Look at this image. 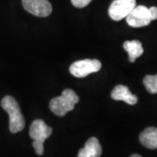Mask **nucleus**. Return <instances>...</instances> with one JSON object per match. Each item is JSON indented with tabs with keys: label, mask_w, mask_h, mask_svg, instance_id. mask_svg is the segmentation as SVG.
<instances>
[{
	"label": "nucleus",
	"mask_w": 157,
	"mask_h": 157,
	"mask_svg": "<svg viewBox=\"0 0 157 157\" xmlns=\"http://www.w3.org/2000/svg\"><path fill=\"white\" fill-rule=\"evenodd\" d=\"M1 107L9 114V128L11 133L16 134L23 130L25 125V121L22 113L20 111V107L17 101L13 97L7 95L4 97L1 101Z\"/></svg>",
	"instance_id": "obj_1"
},
{
	"label": "nucleus",
	"mask_w": 157,
	"mask_h": 157,
	"mask_svg": "<svg viewBox=\"0 0 157 157\" xmlns=\"http://www.w3.org/2000/svg\"><path fill=\"white\" fill-rule=\"evenodd\" d=\"M78 96L72 89H65L61 95L53 98L49 103L51 111L58 116H64L72 111L78 102Z\"/></svg>",
	"instance_id": "obj_2"
},
{
	"label": "nucleus",
	"mask_w": 157,
	"mask_h": 157,
	"mask_svg": "<svg viewBox=\"0 0 157 157\" xmlns=\"http://www.w3.org/2000/svg\"><path fill=\"white\" fill-rule=\"evenodd\" d=\"M101 63L98 59H82L73 63L70 66V73L74 77L84 78L93 73H97L101 70Z\"/></svg>",
	"instance_id": "obj_3"
},
{
	"label": "nucleus",
	"mask_w": 157,
	"mask_h": 157,
	"mask_svg": "<svg viewBox=\"0 0 157 157\" xmlns=\"http://www.w3.org/2000/svg\"><path fill=\"white\" fill-rule=\"evenodd\" d=\"M135 6V0H114L108 9V14L113 20L120 21L128 17Z\"/></svg>",
	"instance_id": "obj_4"
},
{
	"label": "nucleus",
	"mask_w": 157,
	"mask_h": 157,
	"mask_svg": "<svg viewBox=\"0 0 157 157\" xmlns=\"http://www.w3.org/2000/svg\"><path fill=\"white\" fill-rule=\"evenodd\" d=\"M127 23L131 27H143L148 25L151 22L148 8L144 6H135L126 17Z\"/></svg>",
	"instance_id": "obj_5"
},
{
	"label": "nucleus",
	"mask_w": 157,
	"mask_h": 157,
	"mask_svg": "<svg viewBox=\"0 0 157 157\" xmlns=\"http://www.w3.org/2000/svg\"><path fill=\"white\" fill-rule=\"evenodd\" d=\"M22 4L25 11L37 17H47L52 11L48 0H22Z\"/></svg>",
	"instance_id": "obj_6"
},
{
	"label": "nucleus",
	"mask_w": 157,
	"mask_h": 157,
	"mask_svg": "<svg viewBox=\"0 0 157 157\" xmlns=\"http://www.w3.org/2000/svg\"><path fill=\"white\" fill-rule=\"evenodd\" d=\"M52 129L47 126L42 120H35L30 127L29 135L33 140H38L41 142H45V140L52 135Z\"/></svg>",
	"instance_id": "obj_7"
},
{
	"label": "nucleus",
	"mask_w": 157,
	"mask_h": 157,
	"mask_svg": "<svg viewBox=\"0 0 157 157\" xmlns=\"http://www.w3.org/2000/svg\"><path fill=\"white\" fill-rule=\"evenodd\" d=\"M111 97L114 101H122L128 105H135L138 101L137 96L133 94L128 86L118 85L111 93Z\"/></svg>",
	"instance_id": "obj_8"
},
{
	"label": "nucleus",
	"mask_w": 157,
	"mask_h": 157,
	"mask_svg": "<svg viewBox=\"0 0 157 157\" xmlns=\"http://www.w3.org/2000/svg\"><path fill=\"white\" fill-rule=\"evenodd\" d=\"M102 153L101 146L95 137H91L78 153V157H100Z\"/></svg>",
	"instance_id": "obj_9"
},
{
	"label": "nucleus",
	"mask_w": 157,
	"mask_h": 157,
	"mask_svg": "<svg viewBox=\"0 0 157 157\" xmlns=\"http://www.w3.org/2000/svg\"><path fill=\"white\" fill-rule=\"evenodd\" d=\"M124 50L128 53L129 61L134 63L137 58H139L143 53V47L142 44L139 40H128L125 41L123 44Z\"/></svg>",
	"instance_id": "obj_10"
},
{
	"label": "nucleus",
	"mask_w": 157,
	"mask_h": 157,
	"mask_svg": "<svg viewBox=\"0 0 157 157\" xmlns=\"http://www.w3.org/2000/svg\"><path fill=\"white\" fill-rule=\"evenodd\" d=\"M140 143L150 149L157 148V128L150 127L146 128L140 135Z\"/></svg>",
	"instance_id": "obj_11"
},
{
	"label": "nucleus",
	"mask_w": 157,
	"mask_h": 157,
	"mask_svg": "<svg viewBox=\"0 0 157 157\" xmlns=\"http://www.w3.org/2000/svg\"><path fill=\"white\" fill-rule=\"evenodd\" d=\"M143 84L150 94H157V74L147 75L143 78Z\"/></svg>",
	"instance_id": "obj_12"
},
{
	"label": "nucleus",
	"mask_w": 157,
	"mask_h": 157,
	"mask_svg": "<svg viewBox=\"0 0 157 157\" xmlns=\"http://www.w3.org/2000/svg\"><path fill=\"white\" fill-rule=\"evenodd\" d=\"M33 147L35 149V152L38 155H42L44 154V143L38 140H33Z\"/></svg>",
	"instance_id": "obj_13"
},
{
	"label": "nucleus",
	"mask_w": 157,
	"mask_h": 157,
	"mask_svg": "<svg viewBox=\"0 0 157 157\" xmlns=\"http://www.w3.org/2000/svg\"><path fill=\"white\" fill-rule=\"evenodd\" d=\"M92 0H71L73 6L77 8H84L86 6H88Z\"/></svg>",
	"instance_id": "obj_14"
},
{
	"label": "nucleus",
	"mask_w": 157,
	"mask_h": 157,
	"mask_svg": "<svg viewBox=\"0 0 157 157\" xmlns=\"http://www.w3.org/2000/svg\"><path fill=\"white\" fill-rule=\"evenodd\" d=\"M149 11V15H150V18L152 20H155L157 19V7L155 6H152L150 8H148Z\"/></svg>",
	"instance_id": "obj_15"
},
{
	"label": "nucleus",
	"mask_w": 157,
	"mask_h": 157,
	"mask_svg": "<svg viewBox=\"0 0 157 157\" xmlns=\"http://www.w3.org/2000/svg\"><path fill=\"white\" fill-rule=\"evenodd\" d=\"M131 157H142V156H140V155H137V154H135V155H131Z\"/></svg>",
	"instance_id": "obj_16"
}]
</instances>
